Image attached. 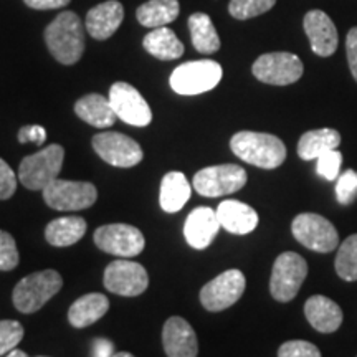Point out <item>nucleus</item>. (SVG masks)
Here are the masks:
<instances>
[{
    "instance_id": "1",
    "label": "nucleus",
    "mask_w": 357,
    "mask_h": 357,
    "mask_svg": "<svg viewBox=\"0 0 357 357\" xmlns=\"http://www.w3.org/2000/svg\"><path fill=\"white\" fill-rule=\"evenodd\" d=\"M230 149L238 159L261 169H276L287 159L284 142L268 132H236L230 139Z\"/></svg>"
},
{
    "instance_id": "2",
    "label": "nucleus",
    "mask_w": 357,
    "mask_h": 357,
    "mask_svg": "<svg viewBox=\"0 0 357 357\" xmlns=\"http://www.w3.org/2000/svg\"><path fill=\"white\" fill-rule=\"evenodd\" d=\"M48 50L61 65H75L84 53V30L75 12H61L45 29Z\"/></svg>"
},
{
    "instance_id": "3",
    "label": "nucleus",
    "mask_w": 357,
    "mask_h": 357,
    "mask_svg": "<svg viewBox=\"0 0 357 357\" xmlns=\"http://www.w3.org/2000/svg\"><path fill=\"white\" fill-rule=\"evenodd\" d=\"M63 287L61 275L55 270H42L25 276L13 288L12 300L17 310L32 314L42 310Z\"/></svg>"
},
{
    "instance_id": "4",
    "label": "nucleus",
    "mask_w": 357,
    "mask_h": 357,
    "mask_svg": "<svg viewBox=\"0 0 357 357\" xmlns=\"http://www.w3.org/2000/svg\"><path fill=\"white\" fill-rule=\"evenodd\" d=\"M65 149L60 144H50L45 149L22 159L19 178L26 189L43 190L60 176L63 167Z\"/></svg>"
},
{
    "instance_id": "5",
    "label": "nucleus",
    "mask_w": 357,
    "mask_h": 357,
    "mask_svg": "<svg viewBox=\"0 0 357 357\" xmlns=\"http://www.w3.org/2000/svg\"><path fill=\"white\" fill-rule=\"evenodd\" d=\"M222 66L213 60L187 61L171 75V88L182 96H195L211 91L220 83Z\"/></svg>"
},
{
    "instance_id": "6",
    "label": "nucleus",
    "mask_w": 357,
    "mask_h": 357,
    "mask_svg": "<svg viewBox=\"0 0 357 357\" xmlns=\"http://www.w3.org/2000/svg\"><path fill=\"white\" fill-rule=\"evenodd\" d=\"M307 276V263L294 252H284L273 263L270 293L276 301L288 303L296 298Z\"/></svg>"
},
{
    "instance_id": "7",
    "label": "nucleus",
    "mask_w": 357,
    "mask_h": 357,
    "mask_svg": "<svg viewBox=\"0 0 357 357\" xmlns=\"http://www.w3.org/2000/svg\"><path fill=\"white\" fill-rule=\"evenodd\" d=\"M291 231L303 247L312 252L329 253L339 247L336 227L318 213H300L294 217Z\"/></svg>"
},
{
    "instance_id": "8",
    "label": "nucleus",
    "mask_w": 357,
    "mask_h": 357,
    "mask_svg": "<svg viewBox=\"0 0 357 357\" xmlns=\"http://www.w3.org/2000/svg\"><path fill=\"white\" fill-rule=\"evenodd\" d=\"M43 192V199L48 207L60 212H77L89 208L98 199L96 187L89 182L63 181L58 177Z\"/></svg>"
},
{
    "instance_id": "9",
    "label": "nucleus",
    "mask_w": 357,
    "mask_h": 357,
    "mask_svg": "<svg viewBox=\"0 0 357 357\" xmlns=\"http://www.w3.org/2000/svg\"><path fill=\"white\" fill-rule=\"evenodd\" d=\"M247 171L236 164H222L199 171L194 176V189L204 197H222L243 189L247 184Z\"/></svg>"
},
{
    "instance_id": "10",
    "label": "nucleus",
    "mask_w": 357,
    "mask_h": 357,
    "mask_svg": "<svg viewBox=\"0 0 357 357\" xmlns=\"http://www.w3.org/2000/svg\"><path fill=\"white\" fill-rule=\"evenodd\" d=\"M253 75L261 83L275 84V86H287L296 83L305 73L303 61L294 53L275 52L265 53L252 66Z\"/></svg>"
},
{
    "instance_id": "11",
    "label": "nucleus",
    "mask_w": 357,
    "mask_h": 357,
    "mask_svg": "<svg viewBox=\"0 0 357 357\" xmlns=\"http://www.w3.org/2000/svg\"><path fill=\"white\" fill-rule=\"evenodd\" d=\"M95 243L102 252L121 258L137 257L144 250V235L128 223H109L95 231Z\"/></svg>"
},
{
    "instance_id": "12",
    "label": "nucleus",
    "mask_w": 357,
    "mask_h": 357,
    "mask_svg": "<svg viewBox=\"0 0 357 357\" xmlns=\"http://www.w3.org/2000/svg\"><path fill=\"white\" fill-rule=\"evenodd\" d=\"M247 280L240 270H227L200 289V303L207 311L218 312L242 298Z\"/></svg>"
},
{
    "instance_id": "13",
    "label": "nucleus",
    "mask_w": 357,
    "mask_h": 357,
    "mask_svg": "<svg viewBox=\"0 0 357 357\" xmlns=\"http://www.w3.org/2000/svg\"><path fill=\"white\" fill-rule=\"evenodd\" d=\"M91 144L96 154L114 167H134L144 158L141 146L121 132H100L93 137Z\"/></svg>"
},
{
    "instance_id": "14",
    "label": "nucleus",
    "mask_w": 357,
    "mask_h": 357,
    "mask_svg": "<svg viewBox=\"0 0 357 357\" xmlns=\"http://www.w3.org/2000/svg\"><path fill=\"white\" fill-rule=\"evenodd\" d=\"M102 283L108 291L119 296H137L149 287V275L139 263L123 258L106 266Z\"/></svg>"
},
{
    "instance_id": "15",
    "label": "nucleus",
    "mask_w": 357,
    "mask_h": 357,
    "mask_svg": "<svg viewBox=\"0 0 357 357\" xmlns=\"http://www.w3.org/2000/svg\"><path fill=\"white\" fill-rule=\"evenodd\" d=\"M109 102L116 116L131 126L144 128L153 121V111L132 84L118 82L109 89Z\"/></svg>"
},
{
    "instance_id": "16",
    "label": "nucleus",
    "mask_w": 357,
    "mask_h": 357,
    "mask_svg": "<svg viewBox=\"0 0 357 357\" xmlns=\"http://www.w3.org/2000/svg\"><path fill=\"white\" fill-rule=\"evenodd\" d=\"M162 344L167 357H197L199 342L194 328L181 316H172L162 328Z\"/></svg>"
},
{
    "instance_id": "17",
    "label": "nucleus",
    "mask_w": 357,
    "mask_h": 357,
    "mask_svg": "<svg viewBox=\"0 0 357 357\" xmlns=\"http://www.w3.org/2000/svg\"><path fill=\"white\" fill-rule=\"evenodd\" d=\"M305 32L310 38L311 50L318 56H331L337 50V30L328 13L311 10L305 17Z\"/></svg>"
},
{
    "instance_id": "18",
    "label": "nucleus",
    "mask_w": 357,
    "mask_h": 357,
    "mask_svg": "<svg viewBox=\"0 0 357 357\" xmlns=\"http://www.w3.org/2000/svg\"><path fill=\"white\" fill-rule=\"evenodd\" d=\"M220 229L222 225L217 211H212L211 207H197L187 217L184 236L192 248L204 250L213 242Z\"/></svg>"
},
{
    "instance_id": "19",
    "label": "nucleus",
    "mask_w": 357,
    "mask_h": 357,
    "mask_svg": "<svg viewBox=\"0 0 357 357\" xmlns=\"http://www.w3.org/2000/svg\"><path fill=\"white\" fill-rule=\"evenodd\" d=\"M124 19V7L118 0H108L86 13L88 33L95 40H108L118 32Z\"/></svg>"
},
{
    "instance_id": "20",
    "label": "nucleus",
    "mask_w": 357,
    "mask_h": 357,
    "mask_svg": "<svg viewBox=\"0 0 357 357\" xmlns=\"http://www.w3.org/2000/svg\"><path fill=\"white\" fill-rule=\"evenodd\" d=\"M305 314L312 328L323 334L337 331L344 319V314L337 303L323 294H314L305 303Z\"/></svg>"
},
{
    "instance_id": "21",
    "label": "nucleus",
    "mask_w": 357,
    "mask_h": 357,
    "mask_svg": "<svg viewBox=\"0 0 357 357\" xmlns=\"http://www.w3.org/2000/svg\"><path fill=\"white\" fill-rule=\"evenodd\" d=\"M217 217L222 229L235 235L252 234L258 225V213L255 208L240 200H223L217 208Z\"/></svg>"
},
{
    "instance_id": "22",
    "label": "nucleus",
    "mask_w": 357,
    "mask_h": 357,
    "mask_svg": "<svg viewBox=\"0 0 357 357\" xmlns=\"http://www.w3.org/2000/svg\"><path fill=\"white\" fill-rule=\"evenodd\" d=\"M75 113L84 123L100 129L111 128L114 124L116 118H118L113 106H111L109 98L96 95V93L79 98L77 105H75Z\"/></svg>"
},
{
    "instance_id": "23",
    "label": "nucleus",
    "mask_w": 357,
    "mask_h": 357,
    "mask_svg": "<svg viewBox=\"0 0 357 357\" xmlns=\"http://www.w3.org/2000/svg\"><path fill=\"white\" fill-rule=\"evenodd\" d=\"M109 310V300L105 294L88 293L78 298L68 311V321L73 328H88L95 324Z\"/></svg>"
},
{
    "instance_id": "24",
    "label": "nucleus",
    "mask_w": 357,
    "mask_h": 357,
    "mask_svg": "<svg viewBox=\"0 0 357 357\" xmlns=\"http://www.w3.org/2000/svg\"><path fill=\"white\" fill-rule=\"evenodd\" d=\"M192 194L190 182L182 172H169L160 182L159 202L164 212L176 213L184 208Z\"/></svg>"
},
{
    "instance_id": "25",
    "label": "nucleus",
    "mask_w": 357,
    "mask_h": 357,
    "mask_svg": "<svg viewBox=\"0 0 357 357\" xmlns=\"http://www.w3.org/2000/svg\"><path fill=\"white\" fill-rule=\"evenodd\" d=\"M339 144H341V134L336 129H312V131H307L300 137L298 155L303 160H316L328 151L337 149Z\"/></svg>"
},
{
    "instance_id": "26",
    "label": "nucleus",
    "mask_w": 357,
    "mask_h": 357,
    "mask_svg": "<svg viewBox=\"0 0 357 357\" xmlns=\"http://www.w3.org/2000/svg\"><path fill=\"white\" fill-rule=\"evenodd\" d=\"M142 47L147 53L164 61L177 60L184 55V45L167 26L151 30L142 40Z\"/></svg>"
},
{
    "instance_id": "27",
    "label": "nucleus",
    "mask_w": 357,
    "mask_h": 357,
    "mask_svg": "<svg viewBox=\"0 0 357 357\" xmlns=\"http://www.w3.org/2000/svg\"><path fill=\"white\" fill-rule=\"evenodd\" d=\"M86 220L82 217L55 218L45 229V238L53 247H70L83 238L86 234Z\"/></svg>"
},
{
    "instance_id": "28",
    "label": "nucleus",
    "mask_w": 357,
    "mask_h": 357,
    "mask_svg": "<svg viewBox=\"0 0 357 357\" xmlns=\"http://www.w3.org/2000/svg\"><path fill=\"white\" fill-rule=\"evenodd\" d=\"M181 13L178 0H147L137 8L136 17L142 26L159 29L171 24Z\"/></svg>"
},
{
    "instance_id": "29",
    "label": "nucleus",
    "mask_w": 357,
    "mask_h": 357,
    "mask_svg": "<svg viewBox=\"0 0 357 357\" xmlns=\"http://www.w3.org/2000/svg\"><path fill=\"white\" fill-rule=\"evenodd\" d=\"M189 30L192 45L199 53H215L220 50V37H218L212 19L207 13L197 12L189 17Z\"/></svg>"
},
{
    "instance_id": "30",
    "label": "nucleus",
    "mask_w": 357,
    "mask_h": 357,
    "mask_svg": "<svg viewBox=\"0 0 357 357\" xmlns=\"http://www.w3.org/2000/svg\"><path fill=\"white\" fill-rule=\"evenodd\" d=\"M334 268L339 278L357 281V234L347 236L344 242L339 245Z\"/></svg>"
},
{
    "instance_id": "31",
    "label": "nucleus",
    "mask_w": 357,
    "mask_h": 357,
    "mask_svg": "<svg viewBox=\"0 0 357 357\" xmlns=\"http://www.w3.org/2000/svg\"><path fill=\"white\" fill-rule=\"evenodd\" d=\"M276 0H230L229 12L234 19L248 20L273 8Z\"/></svg>"
},
{
    "instance_id": "32",
    "label": "nucleus",
    "mask_w": 357,
    "mask_h": 357,
    "mask_svg": "<svg viewBox=\"0 0 357 357\" xmlns=\"http://www.w3.org/2000/svg\"><path fill=\"white\" fill-rule=\"evenodd\" d=\"M24 339V326L15 319L0 321V356L15 349Z\"/></svg>"
},
{
    "instance_id": "33",
    "label": "nucleus",
    "mask_w": 357,
    "mask_h": 357,
    "mask_svg": "<svg viewBox=\"0 0 357 357\" xmlns=\"http://www.w3.org/2000/svg\"><path fill=\"white\" fill-rule=\"evenodd\" d=\"M20 261L15 238L8 231L0 230V271H10Z\"/></svg>"
},
{
    "instance_id": "34",
    "label": "nucleus",
    "mask_w": 357,
    "mask_h": 357,
    "mask_svg": "<svg viewBox=\"0 0 357 357\" xmlns=\"http://www.w3.org/2000/svg\"><path fill=\"white\" fill-rule=\"evenodd\" d=\"M341 164L342 154L339 153L337 149L328 151V153H324L316 159V172H318L321 177H324L326 181H337V177L341 176V174H339V171H341Z\"/></svg>"
},
{
    "instance_id": "35",
    "label": "nucleus",
    "mask_w": 357,
    "mask_h": 357,
    "mask_svg": "<svg viewBox=\"0 0 357 357\" xmlns=\"http://www.w3.org/2000/svg\"><path fill=\"white\" fill-rule=\"evenodd\" d=\"M357 195V172L347 169L337 177L336 182V197L337 202L342 205L351 204Z\"/></svg>"
},
{
    "instance_id": "36",
    "label": "nucleus",
    "mask_w": 357,
    "mask_h": 357,
    "mask_svg": "<svg viewBox=\"0 0 357 357\" xmlns=\"http://www.w3.org/2000/svg\"><path fill=\"white\" fill-rule=\"evenodd\" d=\"M278 357H321V351L312 342L296 339L281 344Z\"/></svg>"
},
{
    "instance_id": "37",
    "label": "nucleus",
    "mask_w": 357,
    "mask_h": 357,
    "mask_svg": "<svg viewBox=\"0 0 357 357\" xmlns=\"http://www.w3.org/2000/svg\"><path fill=\"white\" fill-rule=\"evenodd\" d=\"M17 190V176L3 159H0V200L10 199Z\"/></svg>"
},
{
    "instance_id": "38",
    "label": "nucleus",
    "mask_w": 357,
    "mask_h": 357,
    "mask_svg": "<svg viewBox=\"0 0 357 357\" xmlns=\"http://www.w3.org/2000/svg\"><path fill=\"white\" fill-rule=\"evenodd\" d=\"M47 139V131L43 126L32 124V126H24L19 131V142L26 144V142H35L37 146H42Z\"/></svg>"
},
{
    "instance_id": "39",
    "label": "nucleus",
    "mask_w": 357,
    "mask_h": 357,
    "mask_svg": "<svg viewBox=\"0 0 357 357\" xmlns=\"http://www.w3.org/2000/svg\"><path fill=\"white\" fill-rule=\"evenodd\" d=\"M346 52H347V61H349L351 73L357 82V26L351 29L349 33H347Z\"/></svg>"
},
{
    "instance_id": "40",
    "label": "nucleus",
    "mask_w": 357,
    "mask_h": 357,
    "mask_svg": "<svg viewBox=\"0 0 357 357\" xmlns=\"http://www.w3.org/2000/svg\"><path fill=\"white\" fill-rule=\"evenodd\" d=\"M24 2L35 10H53V8L68 6L71 0H24Z\"/></svg>"
},
{
    "instance_id": "41",
    "label": "nucleus",
    "mask_w": 357,
    "mask_h": 357,
    "mask_svg": "<svg viewBox=\"0 0 357 357\" xmlns=\"http://www.w3.org/2000/svg\"><path fill=\"white\" fill-rule=\"evenodd\" d=\"M114 344L108 339L98 337L93 341V356L91 357H113Z\"/></svg>"
},
{
    "instance_id": "42",
    "label": "nucleus",
    "mask_w": 357,
    "mask_h": 357,
    "mask_svg": "<svg viewBox=\"0 0 357 357\" xmlns=\"http://www.w3.org/2000/svg\"><path fill=\"white\" fill-rule=\"evenodd\" d=\"M6 357H29V356H26L24 351H19V349H13V351H10V352H8V354H7Z\"/></svg>"
},
{
    "instance_id": "43",
    "label": "nucleus",
    "mask_w": 357,
    "mask_h": 357,
    "mask_svg": "<svg viewBox=\"0 0 357 357\" xmlns=\"http://www.w3.org/2000/svg\"><path fill=\"white\" fill-rule=\"evenodd\" d=\"M113 357H134V356L129 354V352H116Z\"/></svg>"
}]
</instances>
